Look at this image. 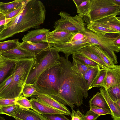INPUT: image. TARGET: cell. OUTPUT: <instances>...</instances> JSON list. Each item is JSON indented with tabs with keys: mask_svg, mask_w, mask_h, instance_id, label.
Listing matches in <instances>:
<instances>
[{
	"mask_svg": "<svg viewBox=\"0 0 120 120\" xmlns=\"http://www.w3.org/2000/svg\"><path fill=\"white\" fill-rule=\"evenodd\" d=\"M61 72L58 93L54 99L71 109L83 104V99L88 96L86 82L72 63L60 56Z\"/></svg>",
	"mask_w": 120,
	"mask_h": 120,
	"instance_id": "obj_1",
	"label": "cell"
},
{
	"mask_svg": "<svg viewBox=\"0 0 120 120\" xmlns=\"http://www.w3.org/2000/svg\"><path fill=\"white\" fill-rule=\"evenodd\" d=\"M46 10L44 4L39 0H28L22 11L17 16V23L21 32L39 28L44 22Z\"/></svg>",
	"mask_w": 120,
	"mask_h": 120,
	"instance_id": "obj_2",
	"label": "cell"
},
{
	"mask_svg": "<svg viewBox=\"0 0 120 120\" xmlns=\"http://www.w3.org/2000/svg\"><path fill=\"white\" fill-rule=\"evenodd\" d=\"M34 61V58L17 60L12 79L0 94V98L13 99L21 95L23 88Z\"/></svg>",
	"mask_w": 120,
	"mask_h": 120,
	"instance_id": "obj_3",
	"label": "cell"
},
{
	"mask_svg": "<svg viewBox=\"0 0 120 120\" xmlns=\"http://www.w3.org/2000/svg\"><path fill=\"white\" fill-rule=\"evenodd\" d=\"M59 51L52 46L41 51L35 56L34 61L25 83L34 85L40 75L50 67L60 63Z\"/></svg>",
	"mask_w": 120,
	"mask_h": 120,
	"instance_id": "obj_4",
	"label": "cell"
},
{
	"mask_svg": "<svg viewBox=\"0 0 120 120\" xmlns=\"http://www.w3.org/2000/svg\"><path fill=\"white\" fill-rule=\"evenodd\" d=\"M61 72L60 62L45 71L33 85L37 91L54 99L58 93Z\"/></svg>",
	"mask_w": 120,
	"mask_h": 120,
	"instance_id": "obj_5",
	"label": "cell"
},
{
	"mask_svg": "<svg viewBox=\"0 0 120 120\" xmlns=\"http://www.w3.org/2000/svg\"><path fill=\"white\" fill-rule=\"evenodd\" d=\"M83 33L90 45H98L108 55L114 64L118 63L117 57L115 52H119L120 49L116 45L114 41L117 36L120 33H110L108 35L107 33L104 36H101L86 29Z\"/></svg>",
	"mask_w": 120,
	"mask_h": 120,
	"instance_id": "obj_6",
	"label": "cell"
},
{
	"mask_svg": "<svg viewBox=\"0 0 120 120\" xmlns=\"http://www.w3.org/2000/svg\"><path fill=\"white\" fill-rule=\"evenodd\" d=\"M120 6L112 0H91L88 17L93 22L111 15H119Z\"/></svg>",
	"mask_w": 120,
	"mask_h": 120,
	"instance_id": "obj_7",
	"label": "cell"
},
{
	"mask_svg": "<svg viewBox=\"0 0 120 120\" xmlns=\"http://www.w3.org/2000/svg\"><path fill=\"white\" fill-rule=\"evenodd\" d=\"M60 18L56 21L54 28L56 30L74 33H83L86 29L82 17L79 15L71 16L66 12L61 11L58 14Z\"/></svg>",
	"mask_w": 120,
	"mask_h": 120,
	"instance_id": "obj_8",
	"label": "cell"
},
{
	"mask_svg": "<svg viewBox=\"0 0 120 120\" xmlns=\"http://www.w3.org/2000/svg\"><path fill=\"white\" fill-rule=\"evenodd\" d=\"M90 45L86 38L81 40L55 44L53 46L56 48L59 52H63L65 54V58L68 59L71 55L77 52L84 47Z\"/></svg>",
	"mask_w": 120,
	"mask_h": 120,
	"instance_id": "obj_9",
	"label": "cell"
},
{
	"mask_svg": "<svg viewBox=\"0 0 120 120\" xmlns=\"http://www.w3.org/2000/svg\"><path fill=\"white\" fill-rule=\"evenodd\" d=\"M75 33L54 30L49 31L47 36V42L53 45L70 42Z\"/></svg>",
	"mask_w": 120,
	"mask_h": 120,
	"instance_id": "obj_10",
	"label": "cell"
},
{
	"mask_svg": "<svg viewBox=\"0 0 120 120\" xmlns=\"http://www.w3.org/2000/svg\"><path fill=\"white\" fill-rule=\"evenodd\" d=\"M34 96L36 98L49 106L64 113L65 115L71 117L72 114L64 105L50 96L37 91Z\"/></svg>",
	"mask_w": 120,
	"mask_h": 120,
	"instance_id": "obj_11",
	"label": "cell"
},
{
	"mask_svg": "<svg viewBox=\"0 0 120 120\" xmlns=\"http://www.w3.org/2000/svg\"><path fill=\"white\" fill-rule=\"evenodd\" d=\"M11 116L23 120H48L43 115L34 110L20 106L14 111Z\"/></svg>",
	"mask_w": 120,
	"mask_h": 120,
	"instance_id": "obj_12",
	"label": "cell"
},
{
	"mask_svg": "<svg viewBox=\"0 0 120 120\" xmlns=\"http://www.w3.org/2000/svg\"><path fill=\"white\" fill-rule=\"evenodd\" d=\"M49 30L43 28L30 31L24 35L22 39V41L32 43L47 42V36Z\"/></svg>",
	"mask_w": 120,
	"mask_h": 120,
	"instance_id": "obj_13",
	"label": "cell"
},
{
	"mask_svg": "<svg viewBox=\"0 0 120 120\" xmlns=\"http://www.w3.org/2000/svg\"><path fill=\"white\" fill-rule=\"evenodd\" d=\"M4 58L11 60H18L26 58H34L35 55L20 47L0 53Z\"/></svg>",
	"mask_w": 120,
	"mask_h": 120,
	"instance_id": "obj_14",
	"label": "cell"
},
{
	"mask_svg": "<svg viewBox=\"0 0 120 120\" xmlns=\"http://www.w3.org/2000/svg\"><path fill=\"white\" fill-rule=\"evenodd\" d=\"M17 60L4 58L0 63V84L14 73Z\"/></svg>",
	"mask_w": 120,
	"mask_h": 120,
	"instance_id": "obj_15",
	"label": "cell"
},
{
	"mask_svg": "<svg viewBox=\"0 0 120 120\" xmlns=\"http://www.w3.org/2000/svg\"><path fill=\"white\" fill-rule=\"evenodd\" d=\"M120 84V66L106 70L105 77L102 87L107 89Z\"/></svg>",
	"mask_w": 120,
	"mask_h": 120,
	"instance_id": "obj_16",
	"label": "cell"
},
{
	"mask_svg": "<svg viewBox=\"0 0 120 120\" xmlns=\"http://www.w3.org/2000/svg\"><path fill=\"white\" fill-rule=\"evenodd\" d=\"M31 105V109L41 114H65L62 112L52 108L35 98L29 100Z\"/></svg>",
	"mask_w": 120,
	"mask_h": 120,
	"instance_id": "obj_17",
	"label": "cell"
},
{
	"mask_svg": "<svg viewBox=\"0 0 120 120\" xmlns=\"http://www.w3.org/2000/svg\"><path fill=\"white\" fill-rule=\"evenodd\" d=\"M53 45L47 42L32 43L28 41L19 42V46L34 55L35 56L41 51Z\"/></svg>",
	"mask_w": 120,
	"mask_h": 120,
	"instance_id": "obj_18",
	"label": "cell"
},
{
	"mask_svg": "<svg viewBox=\"0 0 120 120\" xmlns=\"http://www.w3.org/2000/svg\"><path fill=\"white\" fill-rule=\"evenodd\" d=\"M114 15H110L93 22L99 23L106 28L120 33V18Z\"/></svg>",
	"mask_w": 120,
	"mask_h": 120,
	"instance_id": "obj_19",
	"label": "cell"
},
{
	"mask_svg": "<svg viewBox=\"0 0 120 120\" xmlns=\"http://www.w3.org/2000/svg\"><path fill=\"white\" fill-rule=\"evenodd\" d=\"M77 52L97 63L101 69L107 70L111 69L92 51L90 46L82 48Z\"/></svg>",
	"mask_w": 120,
	"mask_h": 120,
	"instance_id": "obj_20",
	"label": "cell"
},
{
	"mask_svg": "<svg viewBox=\"0 0 120 120\" xmlns=\"http://www.w3.org/2000/svg\"><path fill=\"white\" fill-rule=\"evenodd\" d=\"M99 90L111 110L112 118L114 120H120V108L110 98L106 89L101 87Z\"/></svg>",
	"mask_w": 120,
	"mask_h": 120,
	"instance_id": "obj_21",
	"label": "cell"
},
{
	"mask_svg": "<svg viewBox=\"0 0 120 120\" xmlns=\"http://www.w3.org/2000/svg\"><path fill=\"white\" fill-rule=\"evenodd\" d=\"M90 47L92 51L105 63L111 69L117 67L119 65L114 64L108 55L98 45H90Z\"/></svg>",
	"mask_w": 120,
	"mask_h": 120,
	"instance_id": "obj_22",
	"label": "cell"
},
{
	"mask_svg": "<svg viewBox=\"0 0 120 120\" xmlns=\"http://www.w3.org/2000/svg\"><path fill=\"white\" fill-rule=\"evenodd\" d=\"M102 69L98 65L92 67L82 75L86 82L88 90L90 89L91 86L95 81Z\"/></svg>",
	"mask_w": 120,
	"mask_h": 120,
	"instance_id": "obj_23",
	"label": "cell"
},
{
	"mask_svg": "<svg viewBox=\"0 0 120 120\" xmlns=\"http://www.w3.org/2000/svg\"><path fill=\"white\" fill-rule=\"evenodd\" d=\"M27 0H16L8 3L0 2V12L4 15L25 3Z\"/></svg>",
	"mask_w": 120,
	"mask_h": 120,
	"instance_id": "obj_24",
	"label": "cell"
},
{
	"mask_svg": "<svg viewBox=\"0 0 120 120\" xmlns=\"http://www.w3.org/2000/svg\"><path fill=\"white\" fill-rule=\"evenodd\" d=\"M87 27L89 30L100 36H103L108 33H119L116 31L106 28L101 24L95 22H90Z\"/></svg>",
	"mask_w": 120,
	"mask_h": 120,
	"instance_id": "obj_25",
	"label": "cell"
},
{
	"mask_svg": "<svg viewBox=\"0 0 120 120\" xmlns=\"http://www.w3.org/2000/svg\"><path fill=\"white\" fill-rule=\"evenodd\" d=\"M89 103L90 105H94L111 113L105 99L100 92H97L89 100Z\"/></svg>",
	"mask_w": 120,
	"mask_h": 120,
	"instance_id": "obj_26",
	"label": "cell"
},
{
	"mask_svg": "<svg viewBox=\"0 0 120 120\" xmlns=\"http://www.w3.org/2000/svg\"><path fill=\"white\" fill-rule=\"evenodd\" d=\"M19 42L18 39L0 42V52L7 51L18 47Z\"/></svg>",
	"mask_w": 120,
	"mask_h": 120,
	"instance_id": "obj_27",
	"label": "cell"
},
{
	"mask_svg": "<svg viewBox=\"0 0 120 120\" xmlns=\"http://www.w3.org/2000/svg\"><path fill=\"white\" fill-rule=\"evenodd\" d=\"M91 0H85L76 7L77 12L79 15L82 17L88 16L90 10Z\"/></svg>",
	"mask_w": 120,
	"mask_h": 120,
	"instance_id": "obj_28",
	"label": "cell"
},
{
	"mask_svg": "<svg viewBox=\"0 0 120 120\" xmlns=\"http://www.w3.org/2000/svg\"><path fill=\"white\" fill-rule=\"evenodd\" d=\"M106 90L109 96L114 102L120 99V84Z\"/></svg>",
	"mask_w": 120,
	"mask_h": 120,
	"instance_id": "obj_29",
	"label": "cell"
},
{
	"mask_svg": "<svg viewBox=\"0 0 120 120\" xmlns=\"http://www.w3.org/2000/svg\"><path fill=\"white\" fill-rule=\"evenodd\" d=\"M72 55V57L76 59L82 64L94 67L98 65L95 62L77 52L73 54Z\"/></svg>",
	"mask_w": 120,
	"mask_h": 120,
	"instance_id": "obj_30",
	"label": "cell"
},
{
	"mask_svg": "<svg viewBox=\"0 0 120 120\" xmlns=\"http://www.w3.org/2000/svg\"><path fill=\"white\" fill-rule=\"evenodd\" d=\"M37 91L33 85L25 83L22 89V94L23 96L26 98L34 96Z\"/></svg>",
	"mask_w": 120,
	"mask_h": 120,
	"instance_id": "obj_31",
	"label": "cell"
},
{
	"mask_svg": "<svg viewBox=\"0 0 120 120\" xmlns=\"http://www.w3.org/2000/svg\"><path fill=\"white\" fill-rule=\"evenodd\" d=\"M72 63L75 66L78 70L82 75L86 73L92 67L84 64L79 61L76 59L72 57Z\"/></svg>",
	"mask_w": 120,
	"mask_h": 120,
	"instance_id": "obj_32",
	"label": "cell"
},
{
	"mask_svg": "<svg viewBox=\"0 0 120 120\" xmlns=\"http://www.w3.org/2000/svg\"><path fill=\"white\" fill-rule=\"evenodd\" d=\"M15 104L20 107L27 109H31V105L29 100L22 95L16 98L15 101Z\"/></svg>",
	"mask_w": 120,
	"mask_h": 120,
	"instance_id": "obj_33",
	"label": "cell"
},
{
	"mask_svg": "<svg viewBox=\"0 0 120 120\" xmlns=\"http://www.w3.org/2000/svg\"><path fill=\"white\" fill-rule=\"evenodd\" d=\"M106 70L102 69L96 79L91 86L90 89L95 87H102L105 77Z\"/></svg>",
	"mask_w": 120,
	"mask_h": 120,
	"instance_id": "obj_34",
	"label": "cell"
},
{
	"mask_svg": "<svg viewBox=\"0 0 120 120\" xmlns=\"http://www.w3.org/2000/svg\"><path fill=\"white\" fill-rule=\"evenodd\" d=\"M19 106L17 104L2 107H0L1 114H4L11 116L14 111Z\"/></svg>",
	"mask_w": 120,
	"mask_h": 120,
	"instance_id": "obj_35",
	"label": "cell"
},
{
	"mask_svg": "<svg viewBox=\"0 0 120 120\" xmlns=\"http://www.w3.org/2000/svg\"><path fill=\"white\" fill-rule=\"evenodd\" d=\"M48 120H70L62 114H43Z\"/></svg>",
	"mask_w": 120,
	"mask_h": 120,
	"instance_id": "obj_36",
	"label": "cell"
},
{
	"mask_svg": "<svg viewBox=\"0 0 120 120\" xmlns=\"http://www.w3.org/2000/svg\"><path fill=\"white\" fill-rule=\"evenodd\" d=\"M28 0H27V1ZM27 2L17 8L5 15L7 19H10L15 17L20 13L23 10Z\"/></svg>",
	"mask_w": 120,
	"mask_h": 120,
	"instance_id": "obj_37",
	"label": "cell"
},
{
	"mask_svg": "<svg viewBox=\"0 0 120 120\" xmlns=\"http://www.w3.org/2000/svg\"><path fill=\"white\" fill-rule=\"evenodd\" d=\"M90 109L99 116L109 114L111 115V112L108 111L94 105H90Z\"/></svg>",
	"mask_w": 120,
	"mask_h": 120,
	"instance_id": "obj_38",
	"label": "cell"
},
{
	"mask_svg": "<svg viewBox=\"0 0 120 120\" xmlns=\"http://www.w3.org/2000/svg\"><path fill=\"white\" fill-rule=\"evenodd\" d=\"M72 110V115L71 120H85L84 114L79 110L75 111L73 109Z\"/></svg>",
	"mask_w": 120,
	"mask_h": 120,
	"instance_id": "obj_39",
	"label": "cell"
},
{
	"mask_svg": "<svg viewBox=\"0 0 120 120\" xmlns=\"http://www.w3.org/2000/svg\"><path fill=\"white\" fill-rule=\"evenodd\" d=\"M16 98H0V107L6 106L15 104V101Z\"/></svg>",
	"mask_w": 120,
	"mask_h": 120,
	"instance_id": "obj_40",
	"label": "cell"
},
{
	"mask_svg": "<svg viewBox=\"0 0 120 120\" xmlns=\"http://www.w3.org/2000/svg\"><path fill=\"white\" fill-rule=\"evenodd\" d=\"M84 116L85 120H96L100 116L90 109L87 111Z\"/></svg>",
	"mask_w": 120,
	"mask_h": 120,
	"instance_id": "obj_41",
	"label": "cell"
},
{
	"mask_svg": "<svg viewBox=\"0 0 120 120\" xmlns=\"http://www.w3.org/2000/svg\"><path fill=\"white\" fill-rule=\"evenodd\" d=\"M14 73L0 84V94L11 82L13 78Z\"/></svg>",
	"mask_w": 120,
	"mask_h": 120,
	"instance_id": "obj_42",
	"label": "cell"
},
{
	"mask_svg": "<svg viewBox=\"0 0 120 120\" xmlns=\"http://www.w3.org/2000/svg\"><path fill=\"white\" fill-rule=\"evenodd\" d=\"M86 38L83 32H78L75 34L71 41L80 40Z\"/></svg>",
	"mask_w": 120,
	"mask_h": 120,
	"instance_id": "obj_43",
	"label": "cell"
},
{
	"mask_svg": "<svg viewBox=\"0 0 120 120\" xmlns=\"http://www.w3.org/2000/svg\"><path fill=\"white\" fill-rule=\"evenodd\" d=\"M14 18L10 19H7L5 15L0 12V26L6 24Z\"/></svg>",
	"mask_w": 120,
	"mask_h": 120,
	"instance_id": "obj_44",
	"label": "cell"
},
{
	"mask_svg": "<svg viewBox=\"0 0 120 120\" xmlns=\"http://www.w3.org/2000/svg\"><path fill=\"white\" fill-rule=\"evenodd\" d=\"M115 44L119 49H120V34H119L116 37L114 41Z\"/></svg>",
	"mask_w": 120,
	"mask_h": 120,
	"instance_id": "obj_45",
	"label": "cell"
},
{
	"mask_svg": "<svg viewBox=\"0 0 120 120\" xmlns=\"http://www.w3.org/2000/svg\"><path fill=\"white\" fill-rule=\"evenodd\" d=\"M84 0H73L75 4L76 7H77L83 2Z\"/></svg>",
	"mask_w": 120,
	"mask_h": 120,
	"instance_id": "obj_46",
	"label": "cell"
},
{
	"mask_svg": "<svg viewBox=\"0 0 120 120\" xmlns=\"http://www.w3.org/2000/svg\"><path fill=\"white\" fill-rule=\"evenodd\" d=\"M112 1L115 4L119 6H120V0H112Z\"/></svg>",
	"mask_w": 120,
	"mask_h": 120,
	"instance_id": "obj_47",
	"label": "cell"
},
{
	"mask_svg": "<svg viewBox=\"0 0 120 120\" xmlns=\"http://www.w3.org/2000/svg\"><path fill=\"white\" fill-rule=\"evenodd\" d=\"M5 26V24L0 26V34L4 29Z\"/></svg>",
	"mask_w": 120,
	"mask_h": 120,
	"instance_id": "obj_48",
	"label": "cell"
},
{
	"mask_svg": "<svg viewBox=\"0 0 120 120\" xmlns=\"http://www.w3.org/2000/svg\"><path fill=\"white\" fill-rule=\"evenodd\" d=\"M115 102L119 107L120 108V99L117 100Z\"/></svg>",
	"mask_w": 120,
	"mask_h": 120,
	"instance_id": "obj_49",
	"label": "cell"
},
{
	"mask_svg": "<svg viewBox=\"0 0 120 120\" xmlns=\"http://www.w3.org/2000/svg\"><path fill=\"white\" fill-rule=\"evenodd\" d=\"M4 58L1 55L0 53V60H3L4 59Z\"/></svg>",
	"mask_w": 120,
	"mask_h": 120,
	"instance_id": "obj_50",
	"label": "cell"
},
{
	"mask_svg": "<svg viewBox=\"0 0 120 120\" xmlns=\"http://www.w3.org/2000/svg\"><path fill=\"white\" fill-rule=\"evenodd\" d=\"M0 120H5L4 117L0 116Z\"/></svg>",
	"mask_w": 120,
	"mask_h": 120,
	"instance_id": "obj_51",
	"label": "cell"
},
{
	"mask_svg": "<svg viewBox=\"0 0 120 120\" xmlns=\"http://www.w3.org/2000/svg\"><path fill=\"white\" fill-rule=\"evenodd\" d=\"M14 118L15 119V120H23L21 119H17L15 118Z\"/></svg>",
	"mask_w": 120,
	"mask_h": 120,
	"instance_id": "obj_52",
	"label": "cell"
},
{
	"mask_svg": "<svg viewBox=\"0 0 120 120\" xmlns=\"http://www.w3.org/2000/svg\"><path fill=\"white\" fill-rule=\"evenodd\" d=\"M2 60H0V62H1V61Z\"/></svg>",
	"mask_w": 120,
	"mask_h": 120,
	"instance_id": "obj_53",
	"label": "cell"
},
{
	"mask_svg": "<svg viewBox=\"0 0 120 120\" xmlns=\"http://www.w3.org/2000/svg\"></svg>",
	"mask_w": 120,
	"mask_h": 120,
	"instance_id": "obj_54",
	"label": "cell"
}]
</instances>
